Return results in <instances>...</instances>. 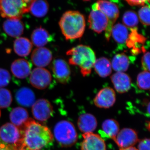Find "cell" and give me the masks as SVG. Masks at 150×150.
<instances>
[{"mask_svg": "<svg viewBox=\"0 0 150 150\" xmlns=\"http://www.w3.org/2000/svg\"><path fill=\"white\" fill-rule=\"evenodd\" d=\"M93 67L97 74L102 78L108 76L112 72L111 62L105 57L96 59Z\"/></svg>", "mask_w": 150, "mask_h": 150, "instance_id": "d4e9b609", "label": "cell"}, {"mask_svg": "<svg viewBox=\"0 0 150 150\" xmlns=\"http://www.w3.org/2000/svg\"><path fill=\"white\" fill-rule=\"evenodd\" d=\"M54 133L56 141L63 147L72 146L77 142L78 134L76 128L70 121H59L54 127Z\"/></svg>", "mask_w": 150, "mask_h": 150, "instance_id": "5b68a950", "label": "cell"}, {"mask_svg": "<svg viewBox=\"0 0 150 150\" xmlns=\"http://www.w3.org/2000/svg\"><path fill=\"white\" fill-rule=\"evenodd\" d=\"M146 38L138 32L136 28H131V31L129 34L128 39L126 41L127 47L132 49L133 54H139L141 51H144L140 48V46L145 43Z\"/></svg>", "mask_w": 150, "mask_h": 150, "instance_id": "ac0fdd59", "label": "cell"}, {"mask_svg": "<svg viewBox=\"0 0 150 150\" xmlns=\"http://www.w3.org/2000/svg\"><path fill=\"white\" fill-rule=\"evenodd\" d=\"M102 128L108 137L114 140L120 131L119 123L115 119H108L102 123Z\"/></svg>", "mask_w": 150, "mask_h": 150, "instance_id": "f1b7e54d", "label": "cell"}, {"mask_svg": "<svg viewBox=\"0 0 150 150\" xmlns=\"http://www.w3.org/2000/svg\"><path fill=\"white\" fill-rule=\"evenodd\" d=\"M138 150H150V139H144L139 142Z\"/></svg>", "mask_w": 150, "mask_h": 150, "instance_id": "d590c367", "label": "cell"}, {"mask_svg": "<svg viewBox=\"0 0 150 150\" xmlns=\"http://www.w3.org/2000/svg\"><path fill=\"white\" fill-rule=\"evenodd\" d=\"M83 1H91V0H83Z\"/></svg>", "mask_w": 150, "mask_h": 150, "instance_id": "60d3db41", "label": "cell"}, {"mask_svg": "<svg viewBox=\"0 0 150 150\" xmlns=\"http://www.w3.org/2000/svg\"><path fill=\"white\" fill-rule=\"evenodd\" d=\"M12 96L8 90L0 88V108L8 107L12 101Z\"/></svg>", "mask_w": 150, "mask_h": 150, "instance_id": "1f68e13d", "label": "cell"}, {"mask_svg": "<svg viewBox=\"0 0 150 150\" xmlns=\"http://www.w3.org/2000/svg\"><path fill=\"white\" fill-rule=\"evenodd\" d=\"M11 75L7 70L0 68V88L5 87L9 83Z\"/></svg>", "mask_w": 150, "mask_h": 150, "instance_id": "836d02e7", "label": "cell"}, {"mask_svg": "<svg viewBox=\"0 0 150 150\" xmlns=\"http://www.w3.org/2000/svg\"><path fill=\"white\" fill-rule=\"evenodd\" d=\"M4 31L9 36L18 38L23 33L24 26L20 19L7 18L3 25Z\"/></svg>", "mask_w": 150, "mask_h": 150, "instance_id": "e0dca14e", "label": "cell"}, {"mask_svg": "<svg viewBox=\"0 0 150 150\" xmlns=\"http://www.w3.org/2000/svg\"><path fill=\"white\" fill-rule=\"evenodd\" d=\"M120 150H138L137 148L134 147H131L126 148V149H120Z\"/></svg>", "mask_w": 150, "mask_h": 150, "instance_id": "f35d334b", "label": "cell"}, {"mask_svg": "<svg viewBox=\"0 0 150 150\" xmlns=\"http://www.w3.org/2000/svg\"><path fill=\"white\" fill-rule=\"evenodd\" d=\"M32 48V43L26 38H17L14 42V51L19 56L25 57L28 56Z\"/></svg>", "mask_w": 150, "mask_h": 150, "instance_id": "cb8c5ba5", "label": "cell"}, {"mask_svg": "<svg viewBox=\"0 0 150 150\" xmlns=\"http://www.w3.org/2000/svg\"><path fill=\"white\" fill-rule=\"evenodd\" d=\"M139 20L138 15L134 11H127L123 15V23L126 27L134 28L138 25Z\"/></svg>", "mask_w": 150, "mask_h": 150, "instance_id": "f546056e", "label": "cell"}, {"mask_svg": "<svg viewBox=\"0 0 150 150\" xmlns=\"http://www.w3.org/2000/svg\"><path fill=\"white\" fill-rule=\"evenodd\" d=\"M113 141L120 149L134 147L139 142L137 131L130 128H124L119 131Z\"/></svg>", "mask_w": 150, "mask_h": 150, "instance_id": "30bf717a", "label": "cell"}, {"mask_svg": "<svg viewBox=\"0 0 150 150\" xmlns=\"http://www.w3.org/2000/svg\"><path fill=\"white\" fill-rule=\"evenodd\" d=\"M111 64L112 68L116 72H124L129 69L130 61L126 54H118L114 56Z\"/></svg>", "mask_w": 150, "mask_h": 150, "instance_id": "484cf974", "label": "cell"}, {"mask_svg": "<svg viewBox=\"0 0 150 150\" xmlns=\"http://www.w3.org/2000/svg\"><path fill=\"white\" fill-rule=\"evenodd\" d=\"M78 127L83 134L93 133L97 126L96 118L91 113L81 114L78 118Z\"/></svg>", "mask_w": 150, "mask_h": 150, "instance_id": "ffe728a7", "label": "cell"}, {"mask_svg": "<svg viewBox=\"0 0 150 150\" xmlns=\"http://www.w3.org/2000/svg\"><path fill=\"white\" fill-rule=\"evenodd\" d=\"M28 112L22 107H16L11 110L10 114V119L12 123L21 129L29 119Z\"/></svg>", "mask_w": 150, "mask_h": 150, "instance_id": "7402d4cb", "label": "cell"}, {"mask_svg": "<svg viewBox=\"0 0 150 150\" xmlns=\"http://www.w3.org/2000/svg\"><path fill=\"white\" fill-rule=\"evenodd\" d=\"M110 79L115 90L119 93H125L131 88V78L124 72H116Z\"/></svg>", "mask_w": 150, "mask_h": 150, "instance_id": "2e32d148", "label": "cell"}, {"mask_svg": "<svg viewBox=\"0 0 150 150\" xmlns=\"http://www.w3.org/2000/svg\"><path fill=\"white\" fill-rule=\"evenodd\" d=\"M116 100L115 92L110 87L102 89L93 100L94 104L100 108H108L113 106Z\"/></svg>", "mask_w": 150, "mask_h": 150, "instance_id": "4fadbf2b", "label": "cell"}, {"mask_svg": "<svg viewBox=\"0 0 150 150\" xmlns=\"http://www.w3.org/2000/svg\"><path fill=\"white\" fill-rule=\"evenodd\" d=\"M59 25L67 40L77 39L81 37L84 32L85 18L78 11H68L62 15Z\"/></svg>", "mask_w": 150, "mask_h": 150, "instance_id": "7a4b0ae2", "label": "cell"}, {"mask_svg": "<svg viewBox=\"0 0 150 150\" xmlns=\"http://www.w3.org/2000/svg\"><path fill=\"white\" fill-rule=\"evenodd\" d=\"M0 138L4 143L13 146L16 150L23 148L22 131L12 123H6L1 126Z\"/></svg>", "mask_w": 150, "mask_h": 150, "instance_id": "52a82bcc", "label": "cell"}, {"mask_svg": "<svg viewBox=\"0 0 150 150\" xmlns=\"http://www.w3.org/2000/svg\"><path fill=\"white\" fill-rule=\"evenodd\" d=\"M30 63L24 59H17L11 65V71L14 76L20 79L27 78L31 73Z\"/></svg>", "mask_w": 150, "mask_h": 150, "instance_id": "d6986e66", "label": "cell"}, {"mask_svg": "<svg viewBox=\"0 0 150 150\" xmlns=\"http://www.w3.org/2000/svg\"><path fill=\"white\" fill-rule=\"evenodd\" d=\"M52 81V76L50 72L43 68H36L31 72L30 82L33 86L38 89L47 88Z\"/></svg>", "mask_w": 150, "mask_h": 150, "instance_id": "ba28073f", "label": "cell"}, {"mask_svg": "<svg viewBox=\"0 0 150 150\" xmlns=\"http://www.w3.org/2000/svg\"><path fill=\"white\" fill-rule=\"evenodd\" d=\"M150 79L149 72L144 71L139 73L137 78V84L139 88L143 90H149Z\"/></svg>", "mask_w": 150, "mask_h": 150, "instance_id": "4dcf8cb0", "label": "cell"}, {"mask_svg": "<svg viewBox=\"0 0 150 150\" xmlns=\"http://www.w3.org/2000/svg\"><path fill=\"white\" fill-rule=\"evenodd\" d=\"M31 39L34 46L42 47L51 41V37L47 30L40 27L35 28L33 31Z\"/></svg>", "mask_w": 150, "mask_h": 150, "instance_id": "603a6c76", "label": "cell"}, {"mask_svg": "<svg viewBox=\"0 0 150 150\" xmlns=\"http://www.w3.org/2000/svg\"><path fill=\"white\" fill-rule=\"evenodd\" d=\"M67 55L69 56L70 64L79 67L83 76L91 73L96 58L94 52L89 46L78 45L67 51Z\"/></svg>", "mask_w": 150, "mask_h": 150, "instance_id": "3957f363", "label": "cell"}, {"mask_svg": "<svg viewBox=\"0 0 150 150\" xmlns=\"http://www.w3.org/2000/svg\"><path fill=\"white\" fill-rule=\"evenodd\" d=\"M49 10V5L46 0H34L30 8L29 11L38 18L45 16Z\"/></svg>", "mask_w": 150, "mask_h": 150, "instance_id": "4316f807", "label": "cell"}, {"mask_svg": "<svg viewBox=\"0 0 150 150\" xmlns=\"http://www.w3.org/2000/svg\"><path fill=\"white\" fill-rule=\"evenodd\" d=\"M23 132V147L28 150H40L53 140L47 126L29 118L21 129Z\"/></svg>", "mask_w": 150, "mask_h": 150, "instance_id": "6da1fadb", "label": "cell"}, {"mask_svg": "<svg viewBox=\"0 0 150 150\" xmlns=\"http://www.w3.org/2000/svg\"><path fill=\"white\" fill-rule=\"evenodd\" d=\"M0 150H16L13 146L7 144L4 142H0Z\"/></svg>", "mask_w": 150, "mask_h": 150, "instance_id": "74e56055", "label": "cell"}, {"mask_svg": "<svg viewBox=\"0 0 150 150\" xmlns=\"http://www.w3.org/2000/svg\"><path fill=\"white\" fill-rule=\"evenodd\" d=\"M52 71L56 80L65 84L69 81L71 71L69 66L64 59H56L52 63Z\"/></svg>", "mask_w": 150, "mask_h": 150, "instance_id": "7c38bea8", "label": "cell"}, {"mask_svg": "<svg viewBox=\"0 0 150 150\" xmlns=\"http://www.w3.org/2000/svg\"><path fill=\"white\" fill-rule=\"evenodd\" d=\"M52 57V53L48 48L38 47L33 52L31 59L33 64L36 67L43 68L50 64Z\"/></svg>", "mask_w": 150, "mask_h": 150, "instance_id": "9a60e30c", "label": "cell"}, {"mask_svg": "<svg viewBox=\"0 0 150 150\" xmlns=\"http://www.w3.org/2000/svg\"><path fill=\"white\" fill-rule=\"evenodd\" d=\"M16 150H27L24 149V148H21V149H18Z\"/></svg>", "mask_w": 150, "mask_h": 150, "instance_id": "ab89813d", "label": "cell"}, {"mask_svg": "<svg viewBox=\"0 0 150 150\" xmlns=\"http://www.w3.org/2000/svg\"><path fill=\"white\" fill-rule=\"evenodd\" d=\"M83 140L81 144V150H106L104 140L98 134L93 133L82 134Z\"/></svg>", "mask_w": 150, "mask_h": 150, "instance_id": "5bb4252c", "label": "cell"}, {"mask_svg": "<svg viewBox=\"0 0 150 150\" xmlns=\"http://www.w3.org/2000/svg\"><path fill=\"white\" fill-rule=\"evenodd\" d=\"M92 8V10L90 13L88 19L90 28L97 33H101L106 29L108 20L106 16L97 8L95 4Z\"/></svg>", "mask_w": 150, "mask_h": 150, "instance_id": "9c48e42d", "label": "cell"}, {"mask_svg": "<svg viewBox=\"0 0 150 150\" xmlns=\"http://www.w3.org/2000/svg\"><path fill=\"white\" fill-rule=\"evenodd\" d=\"M95 4L97 8L106 16L108 20L105 35L106 40L108 41L111 36V30L113 25L119 17V9L115 4L107 0H98Z\"/></svg>", "mask_w": 150, "mask_h": 150, "instance_id": "8992f818", "label": "cell"}, {"mask_svg": "<svg viewBox=\"0 0 150 150\" xmlns=\"http://www.w3.org/2000/svg\"><path fill=\"white\" fill-rule=\"evenodd\" d=\"M130 5L140 6L144 5L145 4H149V0H125Z\"/></svg>", "mask_w": 150, "mask_h": 150, "instance_id": "8d00e7d4", "label": "cell"}, {"mask_svg": "<svg viewBox=\"0 0 150 150\" xmlns=\"http://www.w3.org/2000/svg\"><path fill=\"white\" fill-rule=\"evenodd\" d=\"M32 112L36 120L45 121L53 115L54 109L51 103L48 100L40 99L35 101L32 105Z\"/></svg>", "mask_w": 150, "mask_h": 150, "instance_id": "8fae6325", "label": "cell"}, {"mask_svg": "<svg viewBox=\"0 0 150 150\" xmlns=\"http://www.w3.org/2000/svg\"><path fill=\"white\" fill-rule=\"evenodd\" d=\"M34 0H0V14L7 18H21Z\"/></svg>", "mask_w": 150, "mask_h": 150, "instance_id": "277c9868", "label": "cell"}, {"mask_svg": "<svg viewBox=\"0 0 150 150\" xmlns=\"http://www.w3.org/2000/svg\"><path fill=\"white\" fill-rule=\"evenodd\" d=\"M142 64L144 71H150V53L149 51L145 53L142 57Z\"/></svg>", "mask_w": 150, "mask_h": 150, "instance_id": "e575fe53", "label": "cell"}, {"mask_svg": "<svg viewBox=\"0 0 150 150\" xmlns=\"http://www.w3.org/2000/svg\"><path fill=\"white\" fill-rule=\"evenodd\" d=\"M1 110H0V117H1Z\"/></svg>", "mask_w": 150, "mask_h": 150, "instance_id": "b9f144b4", "label": "cell"}, {"mask_svg": "<svg viewBox=\"0 0 150 150\" xmlns=\"http://www.w3.org/2000/svg\"><path fill=\"white\" fill-rule=\"evenodd\" d=\"M139 19L141 23L146 26L150 25V7L149 5H144L139 11Z\"/></svg>", "mask_w": 150, "mask_h": 150, "instance_id": "d6a6232c", "label": "cell"}, {"mask_svg": "<svg viewBox=\"0 0 150 150\" xmlns=\"http://www.w3.org/2000/svg\"><path fill=\"white\" fill-rule=\"evenodd\" d=\"M129 34V31L126 26L120 23L113 25L111 30V35L115 42L119 44L126 43Z\"/></svg>", "mask_w": 150, "mask_h": 150, "instance_id": "83f0119b", "label": "cell"}, {"mask_svg": "<svg viewBox=\"0 0 150 150\" xmlns=\"http://www.w3.org/2000/svg\"><path fill=\"white\" fill-rule=\"evenodd\" d=\"M16 99L18 103L25 107L32 106L35 102V94L30 89L23 87L16 93Z\"/></svg>", "mask_w": 150, "mask_h": 150, "instance_id": "44dd1931", "label": "cell"}]
</instances>
